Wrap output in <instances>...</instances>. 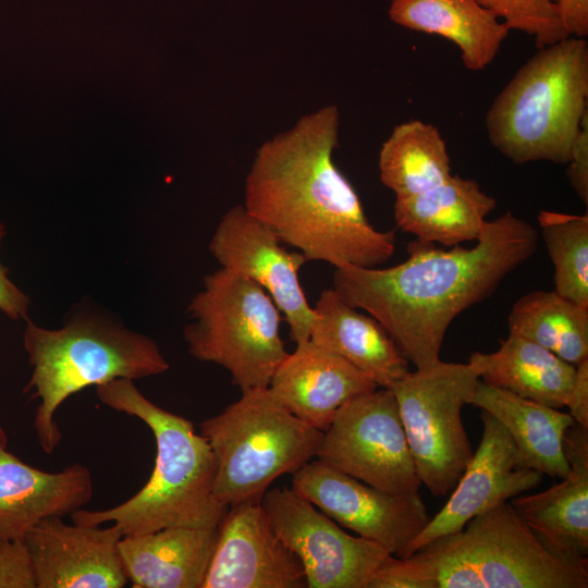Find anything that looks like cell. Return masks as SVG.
I'll use <instances>...</instances> for the list:
<instances>
[{
	"mask_svg": "<svg viewBox=\"0 0 588 588\" xmlns=\"http://www.w3.org/2000/svg\"><path fill=\"white\" fill-rule=\"evenodd\" d=\"M567 177L580 200L588 206V114L573 144Z\"/></svg>",
	"mask_w": 588,
	"mask_h": 588,
	"instance_id": "obj_31",
	"label": "cell"
},
{
	"mask_svg": "<svg viewBox=\"0 0 588 588\" xmlns=\"http://www.w3.org/2000/svg\"><path fill=\"white\" fill-rule=\"evenodd\" d=\"M340 113L324 106L257 149L244 208L307 261L379 267L395 250L394 231L368 220L358 194L333 161Z\"/></svg>",
	"mask_w": 588,
	"mask_h": 588,
	"instance_id": "obj_1",
	"label": "cell"
},
{
	"mask_svg": "<svg viewBox=\"0 0 588 588\" xmlns=\"http://www.w3.org/2000/svg\"><path fill=\"white\" fill-rule=\"evenodd\" d=\"M576 372L565 406L574 421L588 428V358L575 365Z\"/></svg>",
	"mask_w": 588,
	"mask_h": 588,
	"instance_id": "obj_33",
	"label": "cell"
},
{
	"mask_svg": "<svg viewBox=\"0 0 588 588\" xmlns=\"http://www.w3.org/2000/svg\"><path fill=\"white\" fill-rule=\"evenodd\" d=\"M507 28L534 37L543 48L569 37L561 22L556 0H476Z\"/></svg>",
	"mask_w": 588,
	"mask_h": 588,
	"instance_id": "obj_29",
	"label": "cell"
},
{
	"mask_svg": "<svg viewBox=\"0 0 588 588\" xmlns=\"http://www.w3.org/2000/svg\"><path fill=\"white\" fill-rule=\"evenodd\" d=\"M389 16L404 28L452 41L470 71L489 66L510 32L476 0H390Z\"/></svg>",
	"mask_w": 588,
	"mask_h": 588,
	"instance_id": "obj_24",
	"label": "cell"
},
{
	"mask_svg": "<svg viewBox=\"0 0 588 588\" xmlns=\"http://www.w3.org/2000/svg\"><path fill=\"white\" fill-rule=\"evenodd\" d=\"M313 308L309 340L347 360L379 388L391 389L409 371V363L385 329L333 289L323 290Z\"/></svg>",
	"mask_w": 588,
	"mask_h": 588,
	"instance_id": "obj_20",
	"label": "cell"
},
{
	"mask_svg": "<svg viewBox=\"0 0 588 588\" xmlns=\"http://www.w3.org/2000/svg\"><path fill=\"white\" fill-rule=\"evenodd\" d=\"M299 559L271 526L261 502L228 507L201 588H306Z\"/></svg>",
	"mask_w": 588,
	"mask_h": 588,
	"instance_id": "obj_15",
	"label": "cell"
},
{
	"mask_svg": "<svg viewBox=\"0 0 588 588\" xmlns=\"http://www.w3.org/2000/svg\"><path fill=\"white\" fill-rule=\"evenodd\" d=\"M209 250L221 268L252 280L267 292L287 322L295 344L309 340L315 313L298 279L307 261L302 253L285 248L243 205L223 215Z\"/></svg>",
	"mask_w": 588,
	"mask_h": 588,
	"instance_id": "obj_13",
	"label": "cell"
},
{
	"mask_svg": "<svg viewBox=\"0 0 588 588\" xmlns=\"http://www.w3.org/2000/svg\"><path fill=\"white\" fill-rule=\"evenodd\" d=\"M569 473L551 488L516 495L511 504L552 552L576 562L588 554V428L574 422L563 436Z\"/></svg>",
	"mask_w": 588,
	"mask_h": 588,
	"instance_id": "obj_19",
	"label": "cell"
},
{
	"mask_svg": "<svg viewBox=\"0 0 588 588\" xmlns=\"http://www.w3.org/2000/svg\"><path fill=\"white\" fill-rule=\"evenodd\" d=\"M316 458L387 492L408 494L421 486L391 389L342 405L322 433Z\"/></svg>",
	"mask_w": 588,
	"mask_h": 588,
	"instance_id": "obj_10",
	"label": "cell"
},
{
	"mask_svg": "<svg viewBox=\"0 0 588 588\" xmlns=\"http://www.w3.org/2000/svg\"><path fill=\"white\" fill-rule=\"evenodd\" d=\"M378 167L381 183L395 197L421 193L452 175L446 144L438 127L420 120L393 128L382 143Z\"/></svg>",
	"mask_w": 588,
	"mask_h": 588,
	"instance_id": "obj_26",
	"label": "cell"
},
{
	"mask_svg": "<svg viewBox=\"0 0 588 588\" xmlns=\"http://www.w3.org/2000/svg\"><path fill=\"white\" fill-rule=\"evenodd\" d=\"M23 345L33 368L24 393L40 400L34 428L46 454L60 444L56 414L71 395L90 385L137 380L170 368L155 340L97 315H77L59 329L27 319Z\"/></svg>",
	"mask_w": 588,
	"mask_h": 588,
	"instance_id": "obj_5",
	"label": "cell"
},
{
	"mask_svg": "<svg viewBox=\"0 0 588 588\" xmlns=\"http://www.w3.org/2000/svg\"><path fill=\"white\" fill-rule=\"evenodd\" d=\"M322 433L285 408L269 387L243 391L200 424L215 461V497L228 507L261 502L279 477L316 457Z\"/></svg>",
	"mask_w": 588,
	"mask_h": 588,
	"instance_id": "obj_7",
	"label": "cell"
},
{
	"mask_svg": "<svg viewBox=\"0 0 588 588\" xmlns=\"http://www.w3.org/2000/svg\"><path fill=\"white\" fill-rule=\"evenodd\" d=\"M497 200L471 179L451 175L421 193L395 197L394 220L402 231L421 243L456 246L476 241Z\"/></svg>",
	"mask_w": 588,
	"mask_h": 588,
	"instance_id": "obj_22",
	"label": "cell"
},
{
	"mask_svg": "<svg viewBox=\"0 0 588 588\" xmlns=\"http://www.w3.org/2000/svg\"><path fill=\"white\" fill-rule=\"evenodd\" d=\"M470 404L493 416L507 430L516 446L519 467L560 479L569 473L563 436L575 421L568 413L481 380Z\"/></svg>",
	"mask_w": 588,
	"mask_h": 588,
	"instance_id": "obj_23",
	"label": "cell"
},
{
	"mask_svg": "<svg viewBox=\"0 0 588 588\" xmlns=\"http://www.w3.org/2000/svg\"><path fill=\"white\" fill-rule=\"evenodd\" d=\"M187 313L188 353L226 369L242 392L267 388L289 354L280 334L282 314L252 280L220 268L204 277Z\"/></svg>",
	"mask_w": 588,
	"mask_h": 588,
	"instance_id": "obj_8",
	"label": "cell"
},
{
	"mask_svg": "<svg viewBox=\"0 0 588 588\" xmlns=\"http://www.w3.org/2000/svg\"><path fill=\"white\" fill-rule=\"evenodd\" d=\"M123 537L112 524H66L50 517L34 526L24 537L36 580V588H122L127 577L118 544Z\"/></svg>",
	"mask_w": 588,
	"mask_h": 588,
	"instance_id": "obj_16",
	"label": "cell"
},
{
	"mask_svg": "<svg viewBox=\"0 0 588 588\" xmlns=\"http://www.w3.org/2000/svg\"><path fill=\"white\" fill-rule=\"evenodd\" d=\"M511 334L530 340L576 365L588 358V307L555 291L519 297L509 314Z\"/></svg>",
	"mask_w": 588,
	"mask_h": 588,
	"instance_id": "obj_27",
	"label": "cell"
},
{
	"mask_svg": "<svg viewBox=\"0 0 588 588\" xmlns=\"http://www.w3.org/2000/svg\"><path fill=\"white\" fill-rule=\"evenodd\" d=\"M587 566L548 549L504 501L408 556H391L367 588H587Z\"/></svg>",
	"mask_w": 588,
	"mask_h": 588,
	"instance_id": "obj_3",
	"label": "cell"
},
{
	"mask_svg": "<svg viewBox=\"0 0 588 588\" xmlns=\"http://www.w3.org/2000/svg\"><path fill=\"white\" fill-rule=\"evenodd\" d=\"M537 244L536 228L505 212L487 221L473 247L443 249L416 241L399 265L334 268L332 289L373 317L419 369L440 359L451 322L489 297Z\"/></svg>",
	"mask_w": 588,
	"mask_h": 588,
	"instance_id": "obj_2",
	"label": "cell"
},
{
	"mask_svg": "<svg viewBox=\"0 0 588 588\" xmlns=\"http://www.w3.org/2000/svg\"><path fill=\"white\" fill-rule=\"evenodd\" d=\"M5 235V226L0 220V248ZM29 307V297L11 280L0 259V311L12 320H27Z\"/></svg>",
	"mask_w": 588,
	"mask_h": 588,
	"instance_id": "obj_32",
	"label": "cell"
},
{
	"mask_svg": "<svg viewBox=\"0 0 588 588\" xmlns=\"http://www.w3.org/2000/svg\"><path fill=\"white\" fill-rule=\"evenodd\" d=\"M537 219L554 267V291L588 307V213L541 210Z\"/></svg>",
	"mask_w": 588,
	"mask_h": 588,
	"instance_id": "obj_28",
	"label": "cell"
},
{
	"mask_svg": "<svg viewBox=\"0 0 588 588\" xmlns=\"http://www.w3.org/2000/svg\"><path fill=\"white\" fill-rule=\"evenodd\" d=\"M261 505L275 534L299 559L308 588H367L393 556L344 531L292 487L269 488Z\"/></svg>",
	"mask_w": 588,
	"mask_h": 588,
	"instance_id": "obj_11",
	"label": "cell"
},
{
	"mask_svg": "<svg viewBox=\"0 0 588 588\" xmlns=\"http://www.w3.org/2000/svg\"><path fill=\"white\" fill-rule=\"evenodd\" d=\"M588 41L567 37L539 48L493 100L488 138L516 164L568 163L588 114Z\"/></svg>",
	"mask_w": 588,
	"mask_h": 588,
	"instance_id": "obj_6",
	"label": "cell"
},
{
	"mask_svg": "<svg viewBox=\"0 0 588 588\" xmlns=\"http://www.w3.org/2000/svg\"><path fill=\"white\" fill-rule=\"evenodd\" d=\"M562 25L569 37L588 35V0H556Z\"/></svg>",
	"mask_w": 588,
	"mask_h": 588,
	"instance_id": "obj_34",
	"label": "cell"
},
{
	"mask_svg": "<svg viewBox=\"0 0 588 588\" xmlns=\"http://www.w3.org/2000/svg\"><path fill=\"white\" fill-rule=\"evenodd\" d=\"M0 588H36L34 568L24 540L0 538Z\"/></svg>",
	"mask_w": 588,
	"mask_h": 588,
	"instance_id": "obj_30",
	"label": "cell"
},
{
	"mask_svg": "<svg viewBox=\"0 0 588 588\" xmlns=\"http://www.w3.org/2000/svg\"><path fill=\"white\" fill-rule=\"evenodd\" d=\"M292 476V488L322 513L396 558H404L411 542L431 518L419 491L387 492L317 458Z\"/></svg>",
	"mask_w": 588,
	"mask_h": 588,
	"instance_id": "obj_12",
	"label": "cell"
},
{
	"mask_svg": "<svg viewBox=\"0 0 588 588\" xmlns=\"http://www.w3.org/2000/svg\"><path fill=\"white\" fill-rule=\"evenodd\" d=\"M378 388L347 360L311 340L296 344L269 383L285 408L322 432L342 405Z\"/></svg>",
	"mask_w": 588,
	"mask_h": 588,
	"instance_id": "obj_18",
	"label": "cell"
},
{
	"mask_svg": "<svg viewBox=\"0 0 588 588\" xmlns=\"http://www.w3.org/2000/svg\"><path fill=\"white\" fill-rule=\"evenodd\" d=\"M96 392L108 407L149 427L156 461L148 481L132 498L107 510H76L70 515L72 523H112L123 536L168 527L217 528L228 506L213 494V455L193 422L152 403L131 379L111 380L97 385Z\"/></svg>",
	"mask_w": 588,
	"mask_h": 588,
	"instance_id": "obj_4",
	"label": "cell"
},
{
	"mask_svg": "<svg viewBox=\"0 0 588 588\" xmlns=\"http://www.w3.org/2000/svg\"><path fill=\"white\" fill-rule=\"evenodd\" d=\"M468 364L481 381L559 409L565 406L576 372L575 365L511 333L498 351L475 352Z\"/></svg>",
	"mask_w": 588,
	"mask_h": 588,
	"instance_id": "obj_25",
	"label": "cell"
},
{
	"mask_svg": "<svg viewBox=\"0 0 588 588\" xmlns=\"http://www.w3.org/2000/svg\"><path fill=\"white\" fill-rule=\"evenodd\" d=\"M94 493L91 471L79 463L50 473L33 467L8 450L0 427V538L23 540L38 523L70 516Z\"/></svg>",
	"mask_w": 588,
	"mask_h": 588,
	"instance_id": "obj_17",
	"label": "cell"
},
{
	"mask_svg": "<svg viewBox=\"0 0 588 588\" xmlns=\"http://www.w3.org/2000/svg\"><path fill=\"white\" fill-rule=\"evenodd\" d=\"M217 540L218 527H168L123 536L118 550L134 588H201Z\"/></svg>",
	"mask_w": 588,
	"mask_h": 588,
	"instance_id": "obj_21",
	"label": "cell"
},
{
	"mask_svg": "<svg viewBox=\"0 0 588 588\" xmlns=\"http://www.w3.org/2000/svg\"><path fill=\"white\" fill-rule=\"evenodd\" d=\"M483 432L448 502L408 546V556L428 542L461 530L471 518L537 487L543 475L519 467L515 443L493 416L481 411Z\"/></svg>",
	"mask_w": 588,
	"mask_h": 588,
	"instance_id": "obj_14",
	"label": "cell"
},
{
	"mask_svg": "<svg viewBox=\"0 0 588 588\" xmlns=\"http://www.w3.org/2000/svg\"><path fill=\"white\" fill-rule=\"evenodd\" d=\"M479 380L468 363L439 359L408 371L391 388L417 476L436 497L453 490L473 455L462 409Z\"/></svg>",
	"mask_w": 588,
	"mask_h": 588,
	"instance_id": "obj_9",
	"label": "cell"
}]
</instances>
